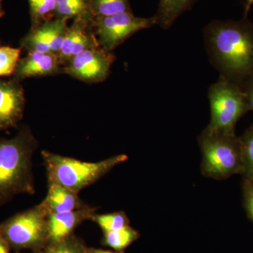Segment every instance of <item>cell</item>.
I'll return each instance as SVG.
<instances>
[{
  "label": "cell",
  "mask_w": 253,
  "mask_h": 253,
  "mask_svg": "<svg viewBox=\"0 0 253 253\" xmlns=\"http://www.w3.org/2000/svg\"><path fill=\"white\" fill-rule=\"evenodd\" d=\"M211 62L220 76L239 85L253 76V24L249 20L214 21L204 30Z\"/></svg>",
  "instance_id": "6da1fadb"
},
{
  "label": "cell",
  "mask_w": 253,
  "mask_h": 253,
  "mask_svg": "<svg viewBox=\"0 0 253 253\" xmlns=\"http://www.w3.org/2000/svg\"><path fill=\"white\" fill-rule=\"evenodd\" d=\"M38 141L24 126L12 139L0 138V206L20 194H35L32 156Z\"/></svg>",
  "instance_id": "7a4b0ae2"
},
{
  "label": "cell",
  "mask_w": 253,
  "mask_h": 253,
  "mask_svg": "<svg viewBox=\"0 0 253 253\" xmlns=\"http://www.w3.org/2000/svg\"><path fill=\"white\" fill-rule=\"evenodd\" d=\"M42 156L48 184H59L77 194L128 160L126 154L116 155L95 163L84 162L46 151H42Z\"/></svg>",
  "instance_id": "3957f363"
},
{
  "label": "cell",
  "mask_w": 253,
  "mask_h": 253,
  "mask_svg": "<svg viewBox=\"0 0 253 253\" xmlns=\"http://www.w3.org/2000/svg\"><path fill=\"white\" fill-rule=\"evenodd\" d=\"M201 154V172L208 178L223 180L243 169L241 141L235 133L205 128L198 138Z\"/></svg>",
  "instance_id": "277c9868"
},
{
  "label": "cell",
  "mask_w": 253,
  "mask_h": 253,
  "mask_svg": "<svg viewBox=\"0 0 253 253\" xmlns=\"http://www.w3.org/2000/svg\"><path fill=\"white\" fill-rule=\"evenodd\" d=\"M47 217L42 206L37 205L0 224V235L16 252H36L47 244Z\"/></svg>",
  "instance_id": "5b68a950"
},
{
  "label": "cell",
  "mask_w": 253,
  "mask_h": 253,
  "mask_svg": "<svg viewBox=\"0 0 253 253\" xmlns=\"http://www.w3.org/2000/svg\"><path fill=\"white\" fill-rule=\"evenodd\" d=\"M208 99L211 109L207 127L225 133H235L238 121L250 110L242 87L224 77L210 86Z\"/></svg>",
  "instance_id": "8992f818"
},
{
  "label": "cell",
  "mask_w": 253,
  "mask_h": 253,
  "mask_svg": "<svg viewBox=\"0 0 253 253\" xmlns=\"http://www.w3.org/2000/svg\"><path fill=\"white\" fill-rule=\"evenodd\" d=\"M156 25L154 16L136 17L132 12H122L112 16L95 18L93 28L100 45L112 51L127 38L141 30Z\"/></svg>",
  "instance_id": "52a82bcc"
},
{
  "label": "cell",
  "mask_w": 253,
  "mask_h": 253,
  "mask_svg": "<svg viewBox=\"0 0 253 253\" xmlns=\"http://www.w3.org/2000/svg\"><path fill=\"white\" fill-rule=\"evenodd\" d=\"M115 59L112 51L101 46L90 48L73 57L63 67V73L86 83H101L109 76Z\"/></svg>",
  "instance_id": "ba28073f"
},
{
  "label": "cell",
  "mask_w": 253,
  "mask_h": 253,
  "mask_svg": "<svg viewBox=\"0 0 253 253\" xmlns=\"http://www.w3.org/2000/svg\"><path fill=\"white\" fill-rule=\"evenodd\" d=\"M67 21L54 19L46 21L39 27L31 28L20 44L28 51H41L59 54L68 29Z\"/></svg>",
  "instance_id": "9c48e42d"
},
{
  "label": "cell",
  "mask_w": 253,
  "mask_h": 253,
  "mask_svg": "<svg viewBox=\"0 0 253 253\" xmlns=\"http://www.w3.org/2000/svg\"><path fill=\"white\" fill-rule=\"evenodd\" d=\"M25 105L24 90L20 82L0 81V131L18 127Z\"/></svg>",
  "instance_id": "30bf717a"
},
{
  "label": "cell",
  "mask_w": 253,
  "mask_h": 253,
  "mask_svg": "<svg viewBox=\"0 0 253 253\" xmlns=\"http://www.w3.org/2000/svg\"><path fill=\"white\" fill-rule=\"evenodd\" d=\"M93 22L76 20L68 28L57 55L61 66H66L73 57L84 50L101 46L95 34Z\"/></svg>",
  "instance_id": "8fae6325"
},
{
  "label": "cell",
  "mask_w": 253,
  "mask_h": 253,
  "mask_svg": "<svg viewBox=\"0 0 253 253\" xmlns=\"http://www.w3.org/2000/svg\"><path fill=\"white\" fill-rule=\"evenodd\" d=\"M63 73L57 55L41 51H28L18 60L12 79L21 82L26 78L44 77Z\"/></svg>",
  "instance_id": "7c38bea8"
},
{
  "label": "cell",
  "mask_w": 253,
  "mask_h": 253,
  "mask_svg": "<svg viewBox=\"0 0 253 253\" xmlns=\"http://www.w3.org/2000/svg\"><path fill=\"white\" fill-rule=\"evenodd\" d=\"M97 208L86 207L71 212L49 214L47 244L59 242L73 235L75 229L86 220H92Z\"/></svg>",
  "instance_id": "4fadbf2b"
},
{
  "label": "cell",
  "mask_w": 253,
  "mask_h": 253,
  "mask_svg": "<svg viewBox=\"0 0 253 253\" xmlns=\"http://www.w3.org/2000/svg\"><path fill=\"white\" fill-rule=\"evenodd\" d=\"M41 204L48 215L77 211L87 206L77 193L56 184H48L47 194Z\"/></svg>",
  "instance_id": "5bb4252c"
},
{
  "label": "cell",
  "mask_w": 253,
  "mask_h": 253,
  "mask_svg": "<svg viewBox=\"0 0 253 253\" xmlns=\"http://www.w3.org/2000/svg\"><path fill=\"white\" fill-rule=\"evenodd\" d=\"M196 0H160L157 13L155 15L156 25L163 29L172 26L183 13L191 9Z\"/></svg>",
  "instance_id": "9a60e30c"
},
{
  "label": "cell",
  "mask_w": 253,
  "mask_h": 253,
  "mask_svg": "<svg viewBox=\"0 0 253 253\" xmlns=\"http://www.w3.org/2000/svg\"><path fill=\"white\" fill-rule=\"evenodd\" d=\"M54 18L59 20H83L94 21L89 0H57Z\"/></svg>",
  "instance_id": "2e32d148"
},
{
  "label": "cell",
  "mask_w": 253,
  "mask_h": 253,
  "mask_svg": "<svg viewBox=\"0 0 253 253\" xmlns=\"http://www.w3.org/2000/svg\"><path fill=\"white\" fill-rule=\"evenodd\" d=\"M140 237V234L130 226L120 230L104 232L102 244L117 252L124 253L125 250Z\"/></svg>",
  "instance_id": "e0dca14e"
},
{
  "label": "cell",
  "mask_w": 253,
  "mask_h": 253,
  "mask_svg": "<svg viewBox=\"0 0 253 253\" xmlns=\"http://www.w3.org/2000/svg\"><path fill=\"white\" fill-rule=\"evenodd\" d=\"M31 28L39 27L46 21L54 19L57 0H28Z\"/></svg>",
  "instance_id": "ac0fdd59"
},
{
  "label": "cell",
  "mask_w": 253,
  "mask_h": 253,
  "mask_svg": "<svg viewBox=\"0 0 253 253\" xmlns=\"http://www.w3.org/2000/svg\"><path fill=\"white\" fill-rule=\"evenodd\" d=\"M89 2L94 18L132 12L129 0H89Z\"/></svg>",
  "instance_id": "d6986e66"
},
{
  "label": "cell",
  "mask_w": 253,
  "mask_h": 253,
  "mask_svg": "<svg viewBox=\"0 0 253 253\" xmlns=\"http://www.w3.org/2000/svg\"><path fill=\"white\" fill-rule=\"evenodd\" d=\"M242 152L243 169L245 180L253 181V126L239 137Z\"/></svg>",
  "instance_id": "ffe728a7"
},
{
  "label": "cell",
  "mask_w": 253,
  "mask_h": 253,
  "mask_svg": "<svg viewBox=\"0 0 253 253\" xmlns=\"http://www.w3.org/2000/svg\"><path fill=\"white\" fill-rule=\"evenodd\" d=\"M86 246L74 234L54 244H47L34 253H84Z\"/></svg>",
  "instance_id": "44dd1931"
},
{
  "label": "cell",
  "mask_w": 253,
  "mask_h": 253,
  "mask_svg": "<svg viewBox=\"0 0 253 253\" xmlns=\"http://www.w3.org/2000/svg\"><path fill=\"white\" fill-rule=\"evenodd\" d=\"M92 221L99 226L103 232L120 230L129 226V218L123 211L104 214H96Z\"/></svg>",
  "instance_id": "7402d4cb"
},
{
  "label": "cell",
  "mask_w": 253,
  "mask_h": 253,
  "mask_svg": "<svg viewBox=\"0 0 253 253\" xmlns=\"http://www.w3.org/2000/svg\"><path fill=\"white\" fill-rule=\"evenodd\" d=\"M21 52V48L0 46V77L13 76Z\"/></svg>",
  "instance_id": "603a6c76"
},
{
  "label": "cell",
  "mask_w": 253,
  "mask_h": 253,
  "mask_svg": "<svg viewBox=\"0 0 253 253\" xmlns=\"http://www.w3.org/2000/svg\"><path fill=\"white\" fill-rule=\"evenodd\" d=\"M244 203L248 214L253 221V186L248 181L244 184Z\"/></svg>",
  "instance_id": "cb8c5ba5"
},
{
  "label": "cell",
  "mask_w": 253,
  "mask_h": 253,
  "mask_svg": "<svg viewBox=\"0 0 253 253\" xmlns=\"http://www.w3.org/2000/svg\"><path fill=\"white\" fill-rule=\"evenodd\" d=\"M246 94L250 110L253 111V76L241 86Z\"/></svg>",
  "instance_id": "d4e9b609"
},
{
  "label": "cell",
  "mask_w": 253,
  "mask_h": 253,
  "mask_svg": "<svg viewBox=\"0 0 253 253\" xmlns=\"http://www.w3.org/2000/svg\"><path fill=\"white\" fill-rule=\"evenodd\" d=\"M84 253H124L123 252H117L115 251H109V250H103L94 249V248H87L86 246L84 250Z\"/></svg>",
  "instance_id": "484cf974"
},
{
  "label": "cell",
  "mask_w": 253,
  "mask_h": 253,
  "mask_svg": "<svg viewBox=\"0 0 253 253\" xmlns=\"http://www.w3.org/2000/svg\"><path fill=\"white\" fill-rule=\"evenodd\" d=\"M11 249L8 243L0 235V253H9Z\"/></svg>",
  "instance_id": "4316f807"
},
{
  "label": "cell",
  "mask_w": 253,
  "mask_h": 253,
  "mask_svg": "<svg viewBox=\"0 0 253 253\" xmlns=\"http://www.w3.org/2000/svg\"><path fill=\"white\" fill-rule=\"evenodd\" d=\"M253 4V0H246V9H245V18L247 17L249 10Z\"/></svg>",
  "instance_id": "83f0119b"
},
{
  "label": "cell",
  "mask_w": 253,
  "mask_h": 253,
  "mask_svg": "<svg viewBox=\"0 0 253 253\" xmlns=\"http://www.w3.org/2000/svg\"><path fill=\"white\" fill-rule=\"evenodd\" d=\"M2 1L3 0H0V18L3 17L5 14L4 9H3L2 7Z\"/></svg>",
  "instance_id": "f1b7e54d"
},
{
  "label": "cell",
  "mask_w": 253,
  "mask_h": 253,
  "mask_svg": "<svg viewBox=\"0 0 253 253\" xmlns=\"http://www.w3.org/2000/svg\"><path fill=\"white\" fill-rule=\"evenodd\" d=\"M249 182L251 183V185H252L253 186V181H249Z\"/></svg>",
  "instance_id": "f546056e"
},
{
  "label": "cell",
  "mask_w": 253,
  "mask_h": 253,
  "mask_svg": "<svg viewBox=\"0 0 253 253\" xmlns=\"http://www.w3.org/2000/svg\"><path fill=\"white\" fill-rule=\"evenodd\" d=\"M16 253H19V252H16Z\"/></svg>",
  "instance_id": "4dcf8cb0"
}]
</instances>
